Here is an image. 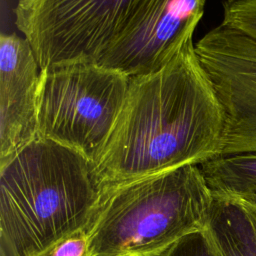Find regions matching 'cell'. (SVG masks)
<instances>
[{
  "label": "cell",
  "mask_w": 256,
  "mask_h": 256,
  "mask_svg": "<svg viewBox=\"0 0 256 256\" xmlns=\"http://www.w3.org/2000/svg\"><path fill=\"white\" fill-rule=\"evenodd\" d=\"M223 131L222 106L190 38L165 67L130 78L95 169L108 193L136 179L220 156Z\"/></svg>",
  "instance_id": "cell-1"
},
{
  "label": "cell",
  "mask_w": 256,
  "mask_h": 256,
  "mask_svg": "<svg viewBox=\"0 0 256 256\" xmlns=\"http://www.w3.org/2000/svg\"><path fill=\"white\" fill-rule=\"evenodd\" d=\"M105 195L90 160L36 138L0 165V256H37L88 229Z\"/></svg>",
  "instance_id": "cell-2"
},
{
  "label": "cell",
  "mask_w": 256,
  "mask_h": 256,
  "mask_svg": "<svg viewBox=\"0 0 256 256\" xmlns=\"http://www.w3.org/2000/svg\"><path fill=\"white\" fill-rule=\"evenodd\" d=\"M212 198L195 164L116 186L88 228L89 256H161L203 228Z\"/></svg>",
  "instance_id": "cell-3"
},
{
  "label": "cell",
  "mask_w": 256,
  "mask_h": 256,
  "mask_svg": "<svg viewBox=\"0 0 256 256\" xmlns=\"http://www.w3.org/2000/svg\"><path fill=\"white\" fill-rule=\"evenodd\" d=\"M130 78L94 63L41 69L37 138L98 162L122 111Z\"/></svg>",
  "instance_id": "cell-4"
},
{
  "label": "cell",
  "mask_w": 256,
  "mask_h": 256,
  "mask_svg": "<svg viewBox=\"0 0 256 256\" xmlns=\"http://www.w3.org/2000/svg\"><path fill=\"white\" fill-rule=\"evenodd\" d=\"M140 0H19L15 24L41 69L97 64Z\"/></svg>",
  "instance_id": "cell-5"
},
{
  "label": "cell",
  "mask_w": 256,
  "mask_h": 256,
  "mask_svg": "<svg viewBox=\"0 0 256 256\" xmlns=\"http://www.w3.org/2000/svg\"><path fill=\"white\" fill-rule=\"evenodd\" d=\"M195 52L223 109L221 155L256 153V40L221 23Z\"/></svg>",
  "instance_id": "cell-6"
},
{
  "label": "cell",
  "mask_w": 256,
  "mask_h": 256,
  "mask_svg": "<svg viewBox=\"0 0 256 256\" xmlns=\"http://www.w3.org/2000/svg\"><path fill=\"white\" fill-rule=\"evenodd\" d=\"M205 0H140L98 65L129 78L165 67L193 36Z\"/></svg>",
  "instance_id": "cell-7"
},
{
  "label": "cell",
  "mask_w": 256,
  "mask_h": 256,
  "mask_svg": "<svg viewBox=\"0 0 256 256\" xmlns=\"http://www.w3.org/2000/svg\"><path fill=\"white\" fill-rule=\"evenodd\" d=\"M41 67L25 37H0V165L37 138Z\"/></svg>",
  "instance_id": "cell-8"
},
{
  "label": "cell",
  "mask_w": 256,
  "mask_h": 256,
  "mask_svg": "<svg viewBox=\"0 0 256 256\" xmlns=\"http://www.w3.org/2000/svg\"><path fill=\"white\" fill-rule=\"evenodd\" d=\"M203 230L217 256H256V232L236 199L213 195Z\"/></svg>",
  "instance_id": "cell-9"
},
{
  "label": "cell",
  "mask_w": 256,
  "mask_h": 256,
  "mask_svg": "<svg viewBox=\"0 0 256 256\" xmlns=\"http://www.w3.org/2000/svg\"><path fill=\"white\" fill-rule=\"evenodd\" d=\"M199 168L212 195L236 198L256 194V153L220 155Z\"/></svg>",
  "instance_id": "cell-10"
},
{
  "label": "cell",
  "mask_w": 256,
  "mask_h": 256,
  "mask_svg": "<svg viewBox=\"0 0 256 256\" xmlns=\"http://www.w3.org/2000/svg\"><path fill=\"white\" fill-rule=\"evenodd\" d=\"M222 24L256 40V0L225 1Z\"/></svg>",
  "instance_id": "cell-11"
},
{
  "label": "cell",
  "mask_w": 256,
  "mask_h": 256,
  "mask_svg": "<svg viewBox=\"0 0 256 256\" xmlns=\"http://www.w3.org/2000/svg\"><path fill=\"white\" fill-rule=\"evenodd\" d=\"M161 256H217L215 250L202 229L184 235Z\"/></svg>",
  "instance_id": "cell-12"
},
{
  "label": "cell",
  "mask_w": 256,
  "mask_h": 256,
  "mask_svg": "<svg viewBox=\"0 0 256 256\" xmlns=\"http://www.w3.org/2000/svg\"><path fill=\"white\" fill-rule=\"evenodd\" d=\"M37 256H89L88 229L57 240Z\"/></svg>",
  "instance_id": "cell-13"
},
{
  "label": "cell",
  "mask_w": 256,
  "mask_h": 256,
  "mask_svg": "<svg viewBox=\"0 0 256 256\" xmlns=\"http://www.w3.org/2000/svg\"><path fill=\"white\" fill-rule=\"evenodd\" d=\"M233 199H236L243 206V208L247 212L248 217L250 218V221H251V223L254 227V230L256 232V194H251V195L242 196V197H236Z\"/></svg>",
  "instance_id": "cell-14"
},
{
  "label": "cell",
  "mask_w": 256,
  "mask_h": 256,
  "mask_svg": "<svg viewBox=\"0 0 256 256\" xmlns=\"http://www.w3.org/2000/svg\"><path fill=\"white\" fill-rule=\"evenodd\" d=\"M225 1H232V0H225Z\"/></svg>",
  "instance_id": "cell-15"
}]
</instances>
